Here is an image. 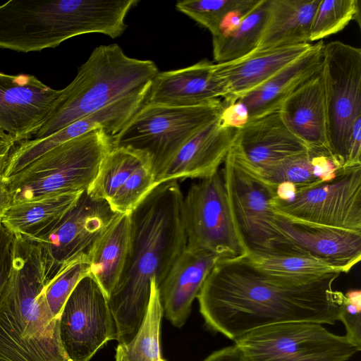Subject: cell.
Returning <instances> with one entry per match:
<instances>
[{
	"label": "cell",
	"mask_w": 361,
	"mask_h": 361,
	"mask_svg": "<svg viewBox=\"0 0 361 361\" xmlns=\"http://www.w3.org/2000/svg\"><path fill=\"white\" fill-rule=\"evenodd\" d=\"M279 110L287 128L309 149L327 151L324 91L321 71L289 95Z\"/></svg>",
	"instance_id": "obj_23"
},
{
	"label": "cell",
	"mask_w": 361,
	"mask_h": 361,
	"mask_svg": "<svg viewBox=\"0 0 361 361\" xmlns=\"http://www.w3.org/2000/svg\"><path fill=\"white\" fill-rule=\"evenodd\" d=\"M15 235L0 219V300L6 288L13 264Z\"/></svg>",
	"instance_id": "obj_38"
},
{
	"label": "cell",
	"mask_w": 361,
	"mask_h": 361,
	"mask_svg": "<svg viewBox=\"0 0 361 361\" xmlns=\"http://www.w3.org/2000/svg\"><path fill=\"white\" fill-rule=\"evenodd\" d=\"M163 308L157 285L151 282V295L146 317L135 336L126 344H118L115 361H165L161 357L160 329Z\"/></svg>",
	"instance_id": "obj_30"
},
{
	"label": "cell",
	"mask_w": 361,
	"mask_h": 361,
	"mask_svg": "<svg viewBox=\"0 0 361 361\" xmlns=\"http://www.w3.org/2000/svg\"><path fill=\"white\" fill-rule=\"evenodd\" d=\"M269 225L274 238L268 253L310 255L341 274L360 261L361 233L300 222L275 212Z\"/></svg>",
	"instance_id": "obj_15"
},
{
	"label": "cell",
	"mask_w": 361,
	"mask_h": 361,
	"mask_svg": "<svg viewBox=\"0 0 361 361\" xmlns=\"http://www.w3.org/2000/svg\"><path fill=\"white\" fill-rule=\"evenodd\" d=\"M130 245V213L118 214L87 252L90 274L107 298L125 269Z\"/></svg>",
	"instance_id": "obj_25"
},
{
	"label": "cell",
	"mask_w": 361,
	"mask_h": 361,
	"mask_svg": "<svg viewBox=\"0 0 361 361\" xmlns=\"http://www.w3.org/2000/svg\"><path fill=\"white\" fill-rule=\"evenodd\" d=\"M111 148L112 137L102 128L54 147L20 171L3 178L12 204L87 190Z\"/></svg>",
	"instance_id": "obj_6"
},
{
	"label": "cell",
	"mask_w": 361,
	"mask_h": 361,
	"mask_svg": "<svg viewBox=\"0 0 361 361\" xmlns=\"http://www.w3.org/2000/svg\"><path fill=\"white\" fill-rule=\"evenodd\" d=\"M16 145L11 137L0 131V178L3 176L8 159Z\"/></svg>",
	"instance_id": "obj_42"
},
{
	"label": "cell",
	"mask_w": 361,
	"mask_h": 361,
	"mask_svg": "<svg viewBox=\"0 0 361 361\" xmlns=\"http://www.w3.org/2000/svg\"><path fill=\"white\" fill-rule=\"evenodd\" d=\"M361 291L351 290L345 294V300L339 317L349 339L361 345Z\"/></svg>",
	"instance_id": "obj_37"
},
{
	"label": "cell",
	"mask_w": 361,
	"mask_h": 361,
	"mask_svg": "<svg viewBox=\"0 0 361 361\" xmlns=\"http://www.w3.org/2000/svg\"><path fill=\"white\" fill-rule=\"evenodd\" d=\"M223 164L228 205L246 255L269 252L274 238L269 224L274 215L271 201L276 186L260 176L235 143Z\"/></svg>",
	"instance_id": "obj_10"
},
{
	"label": "cell",
	"mask_w": 361,
	"mask_h": 361,
	"mask_svg": "<svg viewBox=\"0 0 361 361\" xmlns=\"http://www.w3.org/2000/svg\"><path fill=\"white\" fill-rule=\"evenodd\" d=\"M324 45L323 40L312 44L300 58L238 99L247 107L250 119L278 110L289 95L319 73Z\"/></svg>",
	"instance_id": "obj_24"
},
{
	"label": "cell",
	"mask_w": 361,
	"mask_h": 361,
	"mask_svg": "<svg viewBox=\"0 0 361 361\" xmlns=\"http://www.w3.org/2000/svg\"><path fill=\"white\" fill-rule=\"evenodd\" d=\"M310 43L255 50L238 59L215 63L226 92L224 104L233 103L256 89L311 47Z\"/></svg>",
	"instance_id": "obj_21"
},
{
	"label": "cell",
	"mask_w": 361,
	"mask_h": 361,
	"mask_svg": "<svg viewBox=\"0 0 361 361\" xmlns=\"http://www.w3.org/2000/svg\"><path fill=\"white\" fill-rule=\"evenodd\" d=\"M352 20L360 24L358 0H321L312 20L310 42L334 35Z\"/></svg>",
	"instance_id": "obj_34"
},
{
	"label": "cell",
	"mask_w": 361,
	"mask_h": 361,
	"mask_svg": "<svg viewBox=\"0 0 361 361\" xmlns=\"http://www.w3.org/2000/svg\"><path fill=\"white\" fill-rule=\"evenodd\" d=\"M219 118L224 126L240 129L248 122L250 116L245 105L241 101L237 100L224 104Z\"/></svg>",
	"instance_id": "obj_39"
},
{
	"label": "cell",
	"mask_w": 361,
	"mask_h": 361,
	"mask_svg": "<svg viewBox=\"0 0 361 361\" xmlns=\"http://www.w3.org/2000/svg\"><path fill=\"white\" fill-rule=\"evenodd\" d=\"M145 163L148 164L140 154L130 149L112 147L87 192L93 197L109 202L131 173Z\"/></svg>",
	"instance_id": "obj_31"
},
{
	"label": "cell",
	"mask_w": 361,
	"mask_h": 361,
	"mask_svg": "<svg viewBox=\"0 0 361 361\" xmlns=\"http://www.w3.org/2000/svg\"><path fill=\"white\" fill-rule=\"evenodd\" d=\"M341 273L291 278L265 272L245 255L219 259L197 298L205 322L233 341L257 328L289 322L334 324L345 294L333 288Z\"/></svg>",
	"instance_id": "obj_1"
},
{
	"label": "cell",
	"mask_w": 361,
	"mask_h": 361,
	"mask_svg": "<svg viewBox=\"0 0 361 361\" xmlns=\"http://www.w3.org/2000/svg\"><path fill=\"white\" fill-rule=\"evenodd\" d=\"M245 255L258 269L276 276L314 278L338 272L324 262L307 255L266 253Z\"/></svg>",
	"instance_id": "obj_32"
},
{
	"label": "cell",
	"mask_w": 361,
	"mask_h": 361,
	"mask_svg": "<svg viewBox=\"0 0 361 361\" xmlns=\"http://www.w3.org/2000/svg\"><path fill=\"white\" fill-rule=\"evenodd\" d=\"M60 92L33 75L0 72V131L16 145L32 138Z\"/></svg>",
	"instance_id": "obj_16"
},
{
	"label": "cell",
	"mask_w": 361,
	"mask_h": 361,
	"mask_svg": "<svg viewBox=\"0 0 361 361\" xmlns=\"http://www.w3.org/2000/svg\"><path fill=\"white\" fill-rule=\"evenodd\" d=\"M219 256L185 247L158 286L163 313L176 327L186 322L192 303L200 293Z\"/></svg>",
	"instance_id": "obj_19"
},
{
	"label": "cell",
	"mask_w": 361,
	"mask_h": 361,
	"mask_svg": "<svg viewBox=\"0 0 361 361\" xmlns=\"http://www.w3.org/2000/svg\"><path fill=\"white\" fill-rule=\"evenodd\" d=\"M322 324L289 322L253 329L234 341L248 361H346L361 345Z\"/></svg>",
	"instance_id": "obj_9"
},
{
	"label": "cell",
	"mask_w": 361,
	"mask_h": 361,
	"mask_svg": "<svg viewBox=\"0 0 361 361\" xmlns=\"http://www.w3.org/2000/svg\"><path fill=\"white\" fill-rule=\"evenodd\" d=\"M47 283L39 252L24 249L14 253L0 300V361H70L60 341L58 317L44 298Z\"/></svg>",
	"instance_id": "obj_3"
},
{
	"label": "cell",
	"mask_w": 361,
	"mask_h": 361,
	"mask_svg": "<svg viewBox=\"0 0 361 361\" xmlns=\"http://www.w3.org/2000/svg\"><path fill=\"white\" fill-rule=\"evenodd\" d=\"M225 96L215 63L203 59L185 68L159 72L150 85L145 104L192 106Z\"/></svg>",
	"instance_id": "obj_20"
},
{
	"label": "cell",
	"mask_w": 361,
	"mask_h": 361,
	"mask_svg": "<svg viewBox=\"0 0 361 361\" xmlns=\"http://www.w3.org/2000/svg\"><path fill=\"white\" fill-rule=\"evenodd\" d=\"M220 99L192 106L144 104L112 138L113 147L140 154L154 176L192 137L219 117Z\"/></svg>",
	"instance_id": "obj_7"
},
{
	"label": "cell",
	"mask_w": 361,
	"mask_h": 361,
	"mask_svg": "<svg viewBox=\"0 0 361 361\" xmlns=\"http://www.w3.org/2000/svg\"><path fill=\"white\" fill-rule=\"evenodd\" d=\"M361 117L357 118L352 128L350 150V166L361 164Z\"/></svg>",
	"instance_id": "obj_40"
},
{
	"label": "cell",
	"mask_w": 361,
	"mask_h": 361,
	"mask_svg": "<svg viewBox=\"0 0 361 361\" xmlns=\"http://www.w3.org/2000/svg\"><path fill=\"white\" fill-rule=\"evenodd\" d=\"M238 130L224 126L218 118L178 150L156 174L155 184L212 176L224 163Z\"/></svg>",
	"instance_id": "obj_18"
},
{
	"label": "cell",
	"mask_w": 361,
	"mask_h": 361,
	"mask_svg": "<svg viewBox=\"0 0 361 361\" xmlns=\"http://www.w3.org/2000/svg\"><path fill=\"white\" fill-rule=\"evenodd\" d=\"M321 0H267L268 18L256 50L310 43Z\"/></svg>",
	"instance_id": "obj_26"
},
{
	"label": "cell",
	"mask_w": 361,
	"mask_h": 361,
	"mask_svg": "<svg viewBox=\"0 0 361 361\" xmlns=\"http://www.w3.org/2000/svg\"><path fill=\"white\" fill-rule=\"evenodd\" d=\"M182 216L186 248L221 258L246 255L234 225L222 174L192 183L183 196Z\"/></svg>",
	"instance_id": "obj_11"
},
{
	"label": "cell",
	"mask_w": 361,
	"mask_h": 361,
	"mask_svg": "<svg viewBox=\"0 0 361 361\" xmlns=\"http://www.w3.org/2000/svg\"><path fill=\"white\" fill-rule=\"evenodd\" d=\"M261 0H181L176 8L217 35L232 14L252 11Z\"/></svg>",
	"instance_id": "obj_33"
},
{
	"label": "cell",
	"mask_w": 361,
	"mask_h": 361,
	"mask_svg": "<svg viewBox=\"0 0 361 361\" xmlns=\"http://www.w3.org/2000/svg\"><path fill=\"white\" fill-rule=\"evenodd\" d=\"M90 264L86 254L78 256L63 264L47 284L44 295L54 318L59 317L63 306L78 283L90 274Z\"/></svg>",
	"instance_id": "obj_35"
},
{
	"label": "cell",
	"mask_w": 361,
	"mask_h": 361,
	"mask_svg": "<svg viewBox=\"0 0 361 361\" xmlns=\"http://www.w3.org/2000/svg\"><path fill=\"white\" fill-rule=\"evenodd\" d=\"M120 25L114 1L9 0L0 5V49L41 51L85 34L114 38Z\"/></svg>",
	"instance_id": "obj_4"
},
{
	"label": "cell",
	"mask_w": 361,
	"mask_h": 361,
	"mask_svg": "<svg viewBox=\"0 0 361 361\" xmlns=\"http://www.w3.org/2000/svg\"><path fill=\"white\" fill-rule=\"evenodd\" d=\"M267 18V0H261L231 31L212 36L214 60L218 63L228 62L255 51Z\"/></svg>",
	"instance_id": "obj_29"
},
{
	"label": "cell",
	"mask_w": 361,
	"mask_h": 361,
	"mask_svg": "<svg viewBox=\"0 0 361 361\" xmlns=\"http://www.w3.org/2000/svg\"><path fill=\"white\" fill-rule=\"evenodd\" d=\"M156 185L150 166L142 164L131 173L109 203L114 212L129 214Z\"/></svg>",
	"instance_id": "obj_36"
},
{
	"label": "cell",
	"mask_w": 361,
	"mask_h": 361,
	"mask_svg": "<svg viewBox=\"0 0 361 361\" xmlns=\"http://www.w3.org/2000/svg\"><path fill=\"white\" fill-rule=\"evenodd\" d=\"M82 192L64 193L13 204L1 221L14 235L32 238L66 214L75 204Z\"/></svg>",
	"instance_id": "obj_27"
},
{
	"label": "cell",
	"mask_w": 361,
	"mask_h": 361,
	"mask_svg": "<svg viewBox=\"0 0 361 361\" xmlns=\"http://www.w3.org/2000/svg\"><path fill=\"white\" fill-rule=\"evenodd\" d=\"M203 361H248L235 344L216 350Z\"/></svg>",
	"instance_id": "obj_41"
},
{
	"label": "cell",
	"mask_w": 361,
	"mask_h": 361,
	"mask_svg": "<svg viewBox=\"0 0 361 361\" xmlns=\"http://www.w3.org/2000/svg\"><path fill=\"white\" fill-rule=\"evenodd\" d=\"M234 143L247 162L257 169L310 149L287 128L279 109L250 118L238 130Z\"/></svg>",
	"instance_id": "obj_22"
},
{
	"label": "cell",
	"mask_w": 361,
	"mask_h": 361,
	"mask_svg": "<svg viewBox=\"0 0 361 361\" xmlns=\"http://www.w3.org/2000/svg\"><path fill=\"white\" fill-rule=\"evenodd\" d=\"M58 324L60 341L70 361H90L108 341L117 339L108 298L90 274L68 296Z\"/></svg>",
	"instance_id": "obj_13"
},
{
	"label": "cell",
	"mask_w": 361,
	"mask_h": 361,
	"mask_svg": "<svg viewBox=\"0 0 361 361\" xmlns=\"http://www.w3.org/2000/svg\"><path fill=\"white\" fill-rule=\"evenodd\" d=\"M321 73L327 151L338 167H350L352 128L361 117V49L341 41L324 44Z\"/></svg>",
	"instance_id": "obj_8"
},
{
	"label": "cell",
	"mask_w": 361,
	"mask_h": 361,
	"mask_svg": "<svg viewBox=\"0 0 361 361\" xmlns=\"http://www.w3.org/2000/svg\"><path fill=\"white\" fill-rule=\"evenodd\" d=\"M156 63L127 56L118 44L100 45L61 92L32 138L47 137L73 121L149 86ZM32 139V138H31Z\"/></svg>",
	"instance_id": "obj_5"
},
{
	"label": "cell",
	"mask_w": 361,
	"mask_h": 361,
	"mask_svg": "<svg viewBox=\"0 0 361 361\" xmlns=\"http://www.w3.org/2000/svg\"><path fill=\"white\" fill-rule=\"evenodd\" d=\"M177 180L156 185L130 212L131 245L125 269L108 302L118 344L130 342L147 312L151 282L157 287L186 247Z\"/></svg>",
	"instance_id": "obj_2"
},
{
	"label": "cell",
	"mask_w": 361,
	"mask_h": 361,
	"mask_svg": "<svg viewBox=\"0 0 361 361\" xmlns=\"http://www.w3.org/2000/svg\"><path fill=\"white\" fill-rule=\"evenodd\" d=\"M274 186L281 183L294 185L297 191L333 179L340 169L327 151H309L287 158L271 166L257 169Z\"/></svg>",
	"instance_id": "obj_28"
},
{
	"label": "cell",
	"mask_w": 361,
	"mask_h": 361,
	"mask_svg": "<svg viewBox=\"0 0 361 361\" xmlns=\"http://www.w3.org/2000/svg\"><path fill=\"white\" fill-rule=\"evenodd\" d=\"M275 213L292 220L361 233V164L341 168L329 181L271 201Z\"/></svg>",
	"instance_id": "obj_12"
},
{
	"label": "cell",
	"mask_w": 361,
	"mask_h": 361,
	"mask_svg": "<svg viewBox=\"0 0 361 361\" xmlns=\"http://www.w3.org/2000/svg\"><path fill=\"white\" fill-rule=\"evenodd\" d=\"M13 200L6 181L0 178V219L12 205Z\"/></svg>",
	"instance_id": "obj_43"
},
{
	"label": "cell",
	"mask_w": 361,
	"mask_h": 361,
	"mask_svg": "<svg viewBox=\"0 0 361 361\" xmlns=\"http://www.w3.org/2000/svg\"><path fill=\"white\" fill-rule=\"evenodd\" d=\"M118 214L107 200L93 197L85 190L60 219L37 235L27 238L42 247L48 281L63 264L79 255H87Z\"/></svg>",
	"instance_id": "obj_14"
},
{
	"label": "cell",
	"mask_w": 361,
	"mask_h": 361,
	"mask_svg": "<svg viewBox=\"0 0 361 361\" xmlns=\"http://www.w3.org/2000/svg\"><path fill=\"white\" fill-rule=\"evenodd\" d=\"M149 87L115 101L47 137L16 145L2 177L11 176L54 147L95 129L103 128L113 138L145 104Z\"/></svg>",
	"instance_id": "obj_17"
}]
</instances>
